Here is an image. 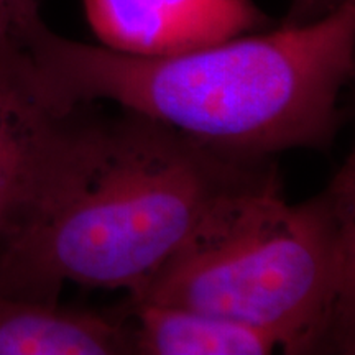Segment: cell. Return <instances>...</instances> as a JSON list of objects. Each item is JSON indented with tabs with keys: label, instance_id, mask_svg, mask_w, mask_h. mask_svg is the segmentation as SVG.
<instances>
[{
	"label": "cell",
	"instance_id": "obj_4",
	"mask_svg": "<svg viewBox=\"0 0 355 355\" xmlns=\"http://www.w3.org/2000/svg\"><path fill=\"white\" fill-rule=\"evenodd\" d=\"M25 32L0 35V248L63 175L79 123L44 97Z\"/></svg>",
	"mask_w": 355,
	"mask_h": 355
},
{
	"label": "cell",
	"instance_id": "obj_6",
	"mask_svg": "<svg viewBox=\"0 0 355 355\" xmlns=\"http://www.w3.org/2000/svg\"><path fill=\"white\" fill-rule=\"evenodd\" d=\"M133 354L125 314L104 316L0 295V355Z\"/></svg>",
	"mask_w": 355,
	"mask_h": 355
},
{
	"label": "cell",
	"instance_id": "obj_2",
	"mask_svg": "<svg viewBox=\"0 0 355 355\" xmlns=\"http://www.w3.org/2000/svg\"><path fill=\"white\" fill-rule=\"evenodd\" d=\"M272 168L128 110L81 115L63 175L0 248V295L58 303L69 282L137 296L217 204Z\"/></svg>",
	"mask_w": 355,
	"mask_h": 355
},
{
	"label": "cell",
	"instance_id": "obj_5",
	"mask_svg": "<svg viewBox=\"0 0 355 355\" xmlns=\"http://www.w3.org/2000/svg\"><path fill=\"white\" fill-rule=\"evenodd\" d=\"M83 6L102 46L135 56L198 50L266 24L254 0H83Z\"/></svg>",
	"mask_w": 355,
	"mask_h": 355
},
{
	"label": "cell",
	"instance_id": "obj_1",
	"mask_svg": "<svg viewBox=\"0 0 355 355\" xmlns=\"http://www.w3.org/2000/svg\"><path fill=\"white\" fill-rule=\"evenodd\" d=\"M25 38L60 112L112 101L222 153L268 159L334 141L355 69V0L318 20L166 56L73 42L42 19Z\"/></svg>",
	"mask_w": 355,
	"mask_h": 355
},
{
	"label": "cell",
	"instance_id": "obj_8",
	"mask_svg": "<svg viewBox=\"0 0 355 355\" xmlns=\"http://www.w3.org/2000/svg\"><path fill=\"white\" fill-rule=\"evenodd\" d=\"M38 19V0H0V35L21 32Z\"/></svg>",
	"mask_w": 355,
	"mask_h": 355
},
{
	"label": "cell",
	"instance_id": "obj_3",
	"mask_svg": "<svg viewBox=\"0 0 355 355\" xmlns=\"http://www.w3.org/2000/svg\"><path fill=\"white\" fill-rule=\"evenodd\" d=\"M130 300L247 324L283 354H352L354 158L300 204L283 196L275 168L235 191Z\"/></svg>",
	"mask_w": 355,
	"mask_h": 355
},
{
	"label": "cell",
	"instance_id": "obj_9",
	"mask_svg": "<svg viewBox=\"0 0 355 355\" xmlns=\"http://www.w3.org/2000/svg\"><path fill=\"white\" fill-rule=\"evenodd\" d=\"M347 0H293L285 24H306L321 19Z\"/></svg>",
	"mask_w": 355,
	"mask_h": 355
},
{
	"label": "cell",
	"instance_id": "obj_7",
	"mask_svg": "<svg viewBox=\"0 0 355 355\" xmlns=\"http://www.w3.org/2000/svg\"><path fill=\"white\" fill-rule=\"evenodd\" d=\"M123 314L139 355H265L279 349L268 332L202 311L128 300Z\"/></svg>",
	"mask_w": 355,
	"mask_h": 355
}]
</instances>
